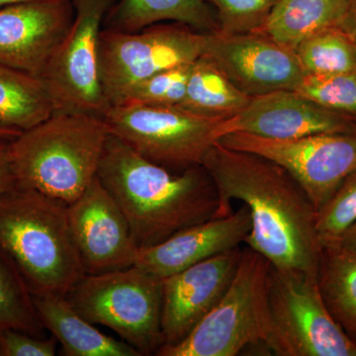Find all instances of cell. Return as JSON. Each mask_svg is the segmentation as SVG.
I'll return each mask as SVG.
<instances>
[{
    "instance_id": "cell-1",
    "label": "cell",
    "mask_w": 356,
    "mask_h": 356,
    "mask_svg": "<svg viewBox=\"0 0 356 356\" xmlns=\"http://www.w3.org/2000/svg\"><path fill=\"white\" fill-rule=\"evenodd\" d=\"M202 165L219 192L218 217L231 214L232 200L243 201L252 218L248 247L278 270L318 281L323 248L316 229L317 210L298 181L270 159L219 143Z\"/></svg>"
},
{
    "instance_id": "cell-2",
    "label": "cell",
    "mask_w": 356,
    "mask_h": 356,
    "mask_svg": "<svg viewBox=\"0 0 356 356\" xmlns=\"http://www.w3.org/2000/svg\"><path fill=\"white\" fill-rule=\"evenodd\" d=\"M97 177L127 219L138 248L219 216V192L203 165L170 172L111 134Z\"/></svg>"
},
{
    "instance_id": "cell-3",
    "label": "cell",
    "mask_w": 356,
    "mask_h": 356,
    "mask_svg": "<svg viewBox=\"0 0 356 356\" xmlns=\"http://www.w3.org/2000/svg\"><path fill=\"white\" fill-rule=\"evenodd\" d=\"M109 135L100 115L54 112L10 140L17 186L70 205L97 177Z\"/></svg>"
},
{
    "instance_id": "cell-4",
    "label": "cell",
    "mask_w": 356,
    "mask_h": 356,
    "mask_svg": "<svg viewBox=\"0 0 356 356\" xmlns=\"http://www.w3.org/2000/svg\"><path fill=\"white\" fill-rule=\"evenodd\" d=\"M67 207L19 186L0 196V248L34 296H65L86 275Z\"/></svg>"
},
{
    "instance_id": "cell-5",
    "label": "cell",
    "mask_w": 356,
    "mask_h": 356,
    "mask_svg": "<svg viewBox=\"0 0 356 356\" xmlns=\"http://www.w3.org/2000/svg\"><path fill=\"white\" fill-rule=\"evenodd\" d=\"M264 346L278 356H356V343L334 320L318 286L303 273L270 264Z\"/></svg>"
},
{
    "instance_id": "cell-6",
    "label": "cell",
    "mask_w": 356,
    "mask_h": 356,
    "mask_svg": "<svg viewBox=\"0 0 356 356\" xmlns=\"http://www.w3.org/2000/svg\"><path fill=\"white\" fill-rule=\"evenodd\" d=\"M65 297L88 322L109 327L140 355H156L163 346L161 280L139 267L86 274Z\"/></svg>"
},
{
    "instance_id": "cell-7",
    "label": "cell",
    "mask_w": 356,
    "mask_h": 356,
    "mask_svg": "<svg viewBox=\"0 0 356 356\" xmlns=\"http://www.w3.org/2000/svg\"><path fill=\"white\" fill-rule=\"evenodd\" d=\"M270 264L250 248L221 301L184 341L163 346L159 356H235L266 337L267 278Z\"/></svg>"
},
{
    "instance_id": "cell-8",
    "label": "cell",
    "mask_w": 356,
    "mask_h": 356,
    "mask_svg": "<svg viewBox=\"0 0 356 356\" xmlns=\"http://www.w3.org/2000/svg\"><path fill=\"white\" fill-rule=\"evenodd\" d=\"M109 133L172 172L203 165L221 138V119L177 106L116 105L103 115Z\"/></svg>"
},
{
    "instance_id": "cell-9",
    "label": "cell",
    "mask_w": 356,
    "mask_h": 356,
    "mask_svg": "<svg viewBox=\"0 0 356 356\" xmlns=\"http://www.w3.org/2000/svg\"><path fill=\"white\" fill-rule=\"evenodd\" d=\"M140 31L100 34V79L109 108L135 84L202 55L203 33L188 26L151 25Z\"/></svg>"
},
{
    "instance_id": "cell-10",
    "label": "cell",
    "mask_w": 356,
    "mask_h": 356,
    "mask_svg": "<svg viewBox=\"0 0 356 356\" xmlns=\"http://www.w3.org/2000/svg\"><path fill=\"white\" fill-rule=\"evenodd\" d=\"M109 0H76L67 34L51 54L42 79L55 112L103 116L109 109L100 79L99 44Z\"/></svg>"
},
{
    "instance_id": "cell-11",
    "label": "cell",
    "mask_w": 356,
    "mask_h": 356,
    "mask_svg": "<svg viewBox=\"0 0 356 356\" xmlns=\"http://www.w3.org/2000/svg\"><path fill=\"white\" fill-rule=\"evenodd\" d=\"M218 143L282 166L303 187L317 211L356 170V132L318 134L293 140L231 133Z\"/></svg>"
},
{
    "instance_id": "cell-12",
    "label": "cell",
    "mask_w": 356,
    "mask_h": 356,
    "mask_svg": "<svg viewBox=\"0 0 356 356\" xmlns=\"http://www.w3.org/2000/svg\"><path fill=\"white\" fill-rule=\"evenodd\" d=\"M201 56L252 98L296 90L305 76L295 51L261 32L203 33Z\"/></svg>"
},
{
    "instance_id": "cell-13",
    "label": "cell",
    "mask_w": 356,
    "mask_h": 356,
    "mask_svg": "<svg viewBox=\"0 0 356 356\" xmlns=\"http://www.w3.org/2000/svg\"><path fill=\"white\" fill-rule=\"evenodd\" d=\"M67 212L86 274L111 273L135 264L139 248L127 219L98 177L67 205Z\"/></svg>"
},
{
    "instance_id": "cell-14",
    "label": "cell",
    "mask_w": 356,
    "mask_h": 356,
    "mask_svg": "<svg viewBox=\"0 0 356 356\" xmlns=\"http://www.w3.org/2000/svg\"><path fill=\"white\" fill-rule=\"evenodd\" d=\"M242 252L240 247L227 250L161 280V346L184 341L221 301Z\"/></svg>"
},
{
    "instance_id": "cell-15",
    "label": "cell",
    "mask_w": 356,
    "mask_h": 356,
    "mask_svg": "<svg viewBox=\"0 0 356 356\" xmlns=\"http://www.w3.org/2000/svg\"><path fill=\"white\" fill-rule=\"evenodd\" d=\"M356 132V121L322 106L296 90L252 97L243 111L222 122L221 137L245 133L273 140H293L325 133Z\"/></svg>"
},
{
    "instance_id": "cell-16",
    "label": "cell",
    "mask_w": 356,
    "mask_h": 356,
    "mask_svg": "<svg viewBox=\"0 0 356 356\" xmlns=\"http://www.w3.org/2000/svg\"><path fill=\"white\" fill-rule=\"evenodd\" d=\"M67 0L28 2L0 9V63L41 76L74 15Z\"/></svg>"
},
{
    "instance_id": "cell-17",
    "label": "cell",
    "mask_w": 356,
    "mask_h": 356,
    "mask_svg": "<svg viewBox=\"0 0 356 356\" xmlns=\"http://www.w3.org/2000/svg\"><path fill=\"white\" fill-rule=\"evenodd\" d=\"M252 229V218L243 205L228 216L212 218L178 232L165 240L139 248L134 266L159 280L240 247Z\"/></svg>"
},
{
    "instance_id": "cell-18",
    "label": "cell",
    "mask_w": 356,
    "mask_h": 356,
    "mask_svg": "<svg viewBox=\"0 0 356 356\" xmlns=\"http://www.w3.org/2000/svg\"><path fill=\"white\" fill-rule=\"evenodd\" d=\"M44 329L53 334L67 356H142L124 341L98 331L64 295L34 296Z\"/></svg>"
},
{
    "instance_id": "cell-19",
    "label": "cell",
    "mask_w": 356,
    "mask_h": 356,
    "mask_svg": "<svg viewBox=\"0 0 356 356\" xmlns=\"http://www.w3.org/2000/svg\"><path fill=\"white\" fill-rule=\"evenodd\" d=\"M348 6L350 0H277L257 32L295 51L311 35L339 26Z\"/></svg>"
},
{
    "instance_id": "cell-20",
    "label": "cell",
    "mask_w": 356,
    "mask_h": 356,
    "mask_svg": "<svg viewBox=\"0 0 356 356\" xmlns=\"http://www.w3.org/2000/svg\"><path fill=\"white\" fill-rule=\"evenodd\" d=\"M55 112L41 76L0 63V128L24 132Z\"/></svg>"
},
{
    "instance_id": "cell-21",
    "label": "cell",
    "mask_w": 356,
    "mask_h": 356,
    "mask_svg": "<svg viewBox=\"0 0 356 356\" xmlns=\"http://www.w3.org/2000/svg\"><path fill=\"white\" fill-rule=\"evenodd\" d=\"M113 30L137 32L172 20L199 33L217 32L216 13L205 0H122L114 9Z\"/></svg>"
},
{
    "instance_id": "cell-22",
    "label": "cell",
    "mask_w": 356,
    "mask_h": 356,
    "mask_svg": "<svg viewBox=\"0 0 356 356\" xmlns=\"http://www.w3.org/2000/svg\"><path fill=\"white\" fill-rule=\"evenodd\" d=\"M250 99L216 65L201 56L193 63L184 99L177 107L208 118L227 120L243 111Z\"/></svg>"
},
{
    "instance_id": "cell-23",
    "label": "cell",
    "mask_w": 356,
    "mask_h": 356,
    "mask_svg": "<svg viewBox=\"0 0 356 356\" xmlns=\"http://www.w3.org/2000/svg\"><path fill=\"white\" fill-rule=\"evenodd\" d=\"M318 286L332 317L356 343V254L339 245L323 248Z\"/></svg>"
},
{
    "instance_id": "cell-24",
    "label": "cell",
    "mask_w": 356,
    "mask_h": 356,
    "mask_svg": "<svg viewBox=\"0 0 356 356\" xmlns=\"http://www.w3.org/2000/svg\"><path fill=\"white\" fill-rule=\"evenodd\" d=\"M305 76H334L356 70V43L339 26L324 28L295 50Z\"/></svg>"
},
{
    "instance_id": "cell-25",
    "label": "cell",
    "mask_w": 356,
    "mask_h": 356,
    "mask_svg": "<svg viewBox=\"0 0 356 356\" xmlns=\"http://www.w3.org/2000/svg\"><path fill=\"white\" fill-rule=\"evenodd\" d=\"M16 330L44 337L34 297L17 267L0 248V332Z\"/></svg>"
},
{
    "instance_id": "cell-26",
    "label": "cell",
    "mask_w": 356,
    "mask_h": 356,
    "mask_svg": "<svg viewBox=\"0 0 356 356\" xmlns=\"http://www.w3.org/2000/svg\"><path fill=\"white\" fill-rule=\"evenodd\" d=\"M193 63L163 70L140 81L129 89L116 105L178 106L184 99Z\"/></svg>"
},
{
    "instance_id": "cell-27",
    "label": "cell",
    "mask_w": 356,
    "mask_h": 356,
    "mask_svg": "<svg viewBox=\"0 0 356 356\" xmlns=\"http://www.w3.org/2000/svg\"><path fill=\"white\" fill-rule=\"evenodd\" d=\"M356 222V170L317 211L316 229L322 248L334 245Z\"/></svg>"
},
{
    "instance_id": "cell-28",
    "label": "cell",
    "mask_w": 356,
    "mask_h": 356,
    "mask_svg": "<svg viewBox=\"0 0 356 356\" xmlns=\"http://www.w3.org/2000/svg\"><path fill=\"white\" fill-rule=\"evenodd\" d=\"M296 91L356 121V70L334 76H305Z\"/></svg>"
},
{
    "instance_id": "cell-29",
    "label": "cell",
    "mask_w": 356,
    "mask_h": 356,
    "mask_svg": "<svg viewBox=\"0 0 356 356\" xmlns=\"http://www.w3.org/2000/svg\"><path fill=\"white\" fill-rule=\"evenodd\" d=\"M216 9L222 34L257 32L264 26L277 0H205Z\"/></svg>"
},
{
    "instance_id": "cell-30",
    "label": "cell",
    "mask_w": 356,
    "mask_h": 356,
    "mask_svg": "<svg viewBox=\"0 0 356 356\" xmlns=\"http://www.w3.org/2000/svg\"><path fill=\"white\" fill-rule=\"evenodd\" d=\"M56 348L54 337L44 339L16 330L0 332V356H54Z\"/></svg>"
},
{
    "instance_id": "cell-31",
    "label": "cell",
    "mask_w": 356,
    "mask_h": 356,
    "mask_svg": "<svg viewBox=\"0 0 356 356\" xmlns=\"http://www.w3.org/2000/svg\"><path fill=\"white\" fill-rule=\"evenodd\" d=\"M10 140L0 139V196L17 186L11 161Z\"/></svg>"
},
{
    "instance_id": "cell-32",
    "label": "cell",
    "mask_w": 356,
    "mask_h": 356,
    "mask_svg": "<svg viewBox=\"0 0 356 356\" xmlns=\"http://www.w3.org/2000/svg\"><path fill=\"white\" fill-rule=\"evenodd\" d=\"M339 26L351 38L356 39V0H350L348 11Z\"/></svg>"
},
{
    "instance_id": "cell-33",
    "label": "cell",
    "mask_w": 356,
    "mask_h": 356,
    "mask_svg": "<svg viewBox=\"0 0 356 356\" xmlns=\"http://www.w3.org/2000/svg\"><path fill=\"white\" fill-rule=\"evenodd\" d=\"M339 245V247L343 248V250L356 254V222L334 245Z\"/></svg>"
},
{
    "instance_id": "cell-34",
    "label": "cell",
    "mask_w": 356,
    "mask_h": 356,
    "mask_svg": "<svg viewBox=\"0 0 356 356\" xmlns=\"http://www.w3.org/2000/svg\"><path fill=\"white\" fill-rule=\"evenodd\" d=\"M22 132L10 129L0 128V139L13 140Z\"/></svg>"
},
{
    "instance_id": "cell-35",
    "label": "cell",
    "mask_w": 356,
    "mask_h": 356,
    "mask_svg": "<svg viewBox=\"0 0 356 356\" xmlns=\"http://www.w3.org/2000/svg\"><path fill=\"white\" fill-rule=\"evenodd\" d=\"M46 1V0H0V9L4 7L16 6V4L28 3V2Z\"/></svg>"
},
{
    "instance_id": "cell-36",
    "label": "cell",
    "mask_w": 356,
    "mask_h": 356,
    "mask_svg": "<svg viewBox=\"0 0 356 356\" xmlns=\"http://www.w3.org/2000/svg\"><path fill=\"white\" fill-rule=\"evenodd\" d=\"M353 40H355V43H356V39H353Z\"/></svg>"
}]
</instances>
